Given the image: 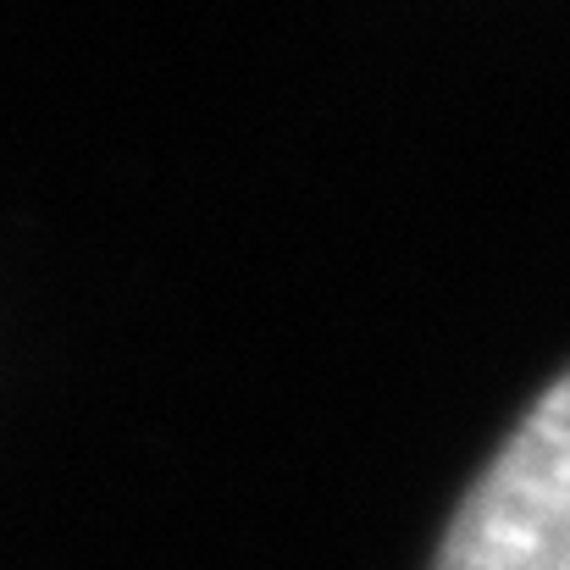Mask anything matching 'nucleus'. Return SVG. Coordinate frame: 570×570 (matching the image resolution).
Listing matches in <instances>:
<instances>
[{
	"label": "nucleus",
	"mask_w": 570,
	"mask_h": 570,
	"mask_svg": "<svg viewBox=\"0 0 570 570\" xmlns=\"http://www.w3.org/2000/svg\"><path fill=\"white\" fill-rule=\"evenodd\" d=\"M426 570H570V366L465 488Z\"/></svg>",
	"instance_id": "f257e3e1"
}]
</instances>
